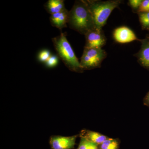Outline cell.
<instances>
[{
	"label": "cell",
	"instance_id": "11",
	"mask_svg": "<svg viewBox=\"0 0 149 149\" xmlns=\"http://www.w3.org/2000/svg\"><path fill=\"white\" fill-rule=\"evenodd\" d=\"M45 8L50 14L60 12L65 9L63 0H49L45 3Z\"/></svg>",
	"mask_w": 149,
	"mask_h": 149
},
{
	"label": "cell",
	"instance_id": "3",
	"mask_svg": "<svg viewBox=\"0 0 149 149\" xmlns=\"http://www.w3.org/2000/svg\"><path fill=\"white\" fill-rule=\"evenodd\" d=\"M92 14L96 28L102 29L108 19L115 9L118 7L122 1L109 0H85Z\"/></svg>",
	"mask_w": 149,
	"mask_h": 149
},
{
	"label": "cell",
	"instance_id": "1",
	"mask_svg": "<svg viewBox=\"0 0 149 149\" xmlns=\"http://www.w3.org/2000/svg\"><path fill=\"white\" fill-rule=\"evenodd\" d=\"M68 24L70 29L83 35L96 28L94 18L85 0L75 1L69 11Z\"/></svg>",
	"mask_w": 149,
	"mask_h": 149
},
{
	"label": "cell",
	"instance_id": "16",
	"mask_svg": "<svg viewBox=\"0 0 149 149\" xmlns=\"http://www.w3.org/2000/svg\"><path fill=\"white\" fill-rule=\"evenodd\" d=\"M58 58L57 56L52 55L47 61L45 63L46 66L48 68L55 67L58 64Z\"/></svg>",
	"mask_w": 149,
	"mask_h": 149
},
{
	"label": "cell",
	"instance_id": "4",
	"mask_svg": "<svg viewBox=\"0 0 149 149\" xmlns=\"http://www.w3.org/2000/svg\"><path fill=\"white\" fill-rule=\"evenodd\" d=\"M107 56L106 52L102 48H84L80 65L83 70L98 68Z\"/></svg>",
	"mask_w": 149,
	"mask_h": 149
},
{
	"label": "cell",
	"instance_id": "15",
	"mask_svg": "<svg viewBox=\"0 0 149 149\" xmlns=\"http://www.w3.org/2000/svg\"><path fill=\"white\" fill-rule=\"evenodd\" d=\"M52 54L50 52L48 49H43L39 53L37 56L38 61L45 63L47 61Z\"/></svg>",
	"mask_w": 149,
	"mask_h": 149
},
{
	"label": "cell",
	"instance_id": "17",
	"mask_svg": "<svg viewBox=\"0 0 149 149\" xmlns=\"http://www.w3.org/2000/svg\"><path fill=\"white\" fill-rule=\"evenodd\" d=\"M143 0H129L128 4L134 12L138 13V11Z\"/></svg>",
	"mask_w": 149,
	"mask_h": 149
},
{
	"label": "cell",
	"instance_id": "18",
	"mask_svg": "<svg viewBox=\"0 0 149 149\" xmlns=\"http://www.w3.org/2000/svg\"><path fill=\"white\" fill-rule=\"evenodd\" d=\"M139 12H149V0H143L138 13Z\"/></svg>",
	"mask_w": 149,
	"mask_h": 149
},
{
	"label": "cell",
	"instance_id": "6",
	"mask_svg": "<svg viewBox=\"0 0 149 149\" xmlns=\"http://www.w3.org/2000/svg\"><path fill=\"white\" fill-rule=\"evenodd\" d=\"M78 135L71 136H53L49 140L51 149H72Z\"/></svg>",
	"mask_w": 149,
	"mask_h": 149
},
{
	"label": "cell",
	"instance_id": "9",
	"mask_svg": "<svg viewBox=\"0 0 149 149\" xmlns=\"http://www.w3.org/2000/svg\"><path fill=\"white\" fill-rule=\"evenodd\" d=\"M69 11L65 9L60 12L51 15L49 19L52 26L60 30L67 27Z\"/></svg>",
	"mask_w": 149,
	"mask_h": 149
},
{
	"label": "cell",
	"instance_id": "12",
	"mask_svg": "<svg viewBox=\"0 0 149 149\" xmlns=\"http://www.w3.org/2000/svg\"><path fill=\"white\" fill-rule=\"evenodd\" d=\"M119 144L120 142L118 139L109 138L99 146V149H119Z\"/></svg>",
	"mask_w": 149,
	"mask_h": 149
},
{
	"label": "cell",
	"instance_id": "10",
	"mask_svg": "<svg viewBox=\"0 0 149 149\" xmlns=\"http://www.w3.org/2000/svg\"><path fill=\"white\" fill-rule=\"evenodd\" d=\"M80 138L87 139L88 141L97 144L98 146L102 143L109 138L98 132L88 130H82L80 133Z\"/></svg>",
	"mask_w": 149,
	"mask_h": 149
},
{
	"label": "cell",
	"instance_id": "19",
	"mask_svg": "<svg viewBox=\"0 0 149 149\" xmlns=\"http://www.w3.org/2000/svg\"><path fill=\"white\" fill-rule=\"evenodd\" d=\"M143 104L145 106L148 107H149V91L147 93L146 95L144 98Z\"/></svg>",
	"mask_w": 149,
	"mask_h": 149
},
{
	"label": "cell",
	"instance_id": "13",
	"mask_svg": "<svg viewBox=\"0 0 149 149\" xmlns=\"http://www.w3.org/2000/svg\"><path fill=\"white\" fill-rule=\"evenodd\" d=\"M138 14L142 29L149 31V12H139Z\"/></svg>",
	"mask_w": 149,
	"mask_h": 149
},
{
	"label": "cell",
	"instance_id": "5",
	"mask_svg": "<svg viewBox=\"0 0 149 149\" xmlns=\"http://www.w3.org/2000/svg\"><path fill=\"white\" fill-rule=\"evenodd\" d=\"M84 48H102L106 44L107 39L102 29L95 28L85 35Z\"/></svg>",
	"mask_w": 149,
	"mask_h": 149
},
{
	"label": "cell",
	"instance_id": "2",
	"mask_svg": "<svg viewBox=\"0 0 149 149\" xmlns=\"http://www.w3.org/2000/svg\"><path fill=\"white\" fill-rule=\"evenodd\" d=\"M55 49L58 58L66 67L72 72H83L82 69L77 57L66 37V35L61 32L60 35L52 38Z\"/></svg>",
	"mask_w": 149,
	"mask_h": 149
},
{
	"label": "cell",
	"instance_id": "7",
	"mask_svg": "<svg viewBox=\"0 0 149 149\" xmlns=\"http://www.w3.org/2000/svg\"><path fill=\"white\" fill-rule=\"evenodd\" d=\"M113 37L116 42L121 44L140 40L133 30L126 26H121L115 29L113 32Z\"/></svg>",
	"mask_w": 149,
	"mask_h": 149
},
{
	"label": "cell",
	"instance_id": "14",
	"mask_svg": "<svg viewBox=\"0 0 149 149\" xmlns=\"http://www.w3.org/2000/svg\"><path fill=\"white\" fill-rule=\"evenodd\" d=\"M77 149H99V146L87 139L80 138V143Z\"/></svg>",
	"mask_w": 149,
	"mask_h": 149
},
{
	"label": "cell",
	"instance_id": "8",
	"mask_svg": "<svg viewBox=\"0 0 149 149\" xmlns=\"http://www.w3.org/2000/svg\"><path fill=\"white\" fill-rule=\"evenodd\" d=\"M141 44L140 50L135 54L141 66L149 70V34L143 39L140 40Z\"/></svg>",
	"mask_w": 149,
	"mask_h": 149
}]
</instances>
